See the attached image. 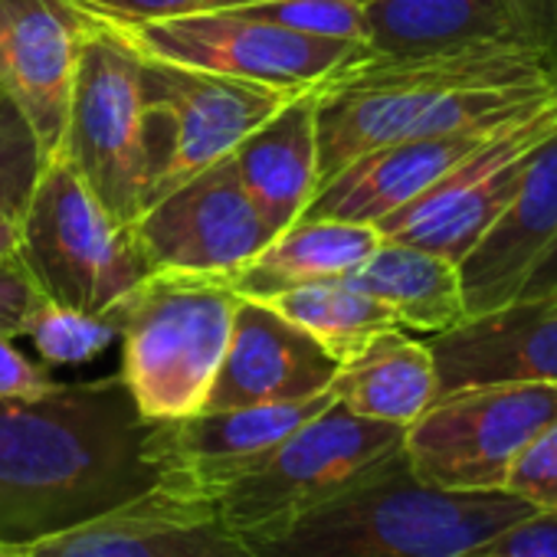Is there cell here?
Masks as SVG:
<instances>
[{
    "label": "cell",
    "instance_id": "obj_1",
    "mask_svg": "<svg viewBox=\"0 0 557 557\" xmlns=\"http://www.w3.org/2000/svg\"><path fill=\"white\" fill-rule=\"evenodd\" d=\"M148 426L119 374L0 400V541H37L148 492Z\"/></svg>",
    "mask_w": 557,
    "mask_h": 557
},
{
    "label": "cell",
    "instance_id": "obj_2",
    "mask_svg": "<svg viewBox=\"0 0 557 557\" xmlns=\"http://www.w3.org/2000/svg\"><path fill=\"white\" fill-rule=\"evenodd\" d=\"M557 96V53L534 44L361 60L319 92V184L404 138L498 122Z\"/></svg>",
    "mask_w": 557,
    "mask_h": 557
},
{
    "label": "cell",
    "instance_id": "obj_3",
    "mask_svg": "<svg viewBox=\"0 0 557 557\" xmlns=\"http://www.w3.org/2000/svg\"><path fill=\"white\" fill-rule=\"evenodd\" d=\"M531 511L508 492L423 485L400 453L289 528L249 541L256 557H459Z\"/></svg>",
    "mask_w": 557,
    "mask_h": 557
},
{
    "label": "cell",
    "instance_id": "obj_4",
    "mask_svg": "<svg viewBox=\"0 0 557 557\" xmlns=\"http://www.w3.org/2000/svg\"><path fill=\"white\" fill-rule=\"evenodd\" d=\"M236 306L230 275L154 269L106 312L119 325V377L148 423L203 410Z\"/></svg>",
    "mask_w": 557,
    "mask_h": 557
},
{
    "label": "cell",
    "instance_id": "obj_5",
    "mask_svg": "<svg viewBox=\"0 0 557 557\" xmlns=\"http://www.w3.org/2000/svg\"><path fill=\"white\" fill-rule=\"evenodd\" d=\"M73 21L79 60L57 151L119 223L135 226L161 177L168 132L145 106L141 60L106 27L79 14Z\"/></svg>",
    "mask_w": 557,
    "mask_h": 557
},
{
    "label": "cell",
    "instance_id": "obj_6",
    "mask_svg": "<svg viewBox=\"0 0 557 557\" xmlns=\"http://www.w3.org/2000/svg\"><path fill=\"white\" fill-rule=\"evenodd\" d=\"M17 233L37 289L89 315H106L154 272L135 226L119 223L60 151L44 161Z\"/></svg>",
    "mask_w": 557,
    "mask_h": 557
},
{
    "label": "cell",
    "instance_id": "obj_7",
    "mask_svg": "<svg viewBox=\"0 0 557 557\" xmlns=\"http://www.w3.org/2000/svg\"><path fill=\"white\" fill-rule=\"evenodd\" d=\"M66 11L106 27L119 37L132 53L145 60H161L174 66L207 70L220 76L252 79L283 92H306L312 86H325L342 70L368 60L364 44L351 40H325L299 30H286L278 24L249 17L243 11H210L164 21H125L83 8Z\"/></svg>",
    "mask_w": 557,
    "mask_h": 557
},
{
    "label": "cell",
    "instance_id": "obj_8",
    "mask_svg": "<svg viewBox=\"0 0 557 557\" xmlns=\"http://www.w3.org/2000/svg\"><path fill=\"white\" fill-rule=\"evenodd\" d=\"M404 433V426L358 417L335 400L289 433L252 472L223 485L213 502L246 541L269 537L400 453Z\"/></svg>",
    "mask_w": 557,
    "mask_h": 557
},
{
    "label": "cell",
    "instance_id": "obj_9",
    "mask_svg": "<svg viewBox=\"0 0 557 557\" xmlns=\"http://www.w3.org/2000/svg\"><path fill=\"white\" fill-rule=\"evenodd\" d=\"M557 420L554 381H495L440 394L404 433L410 472L443 492H505L528 443Z\"/></svg>",
    "mask_w": 557,
    "mask_h": 557
},
{
    "label": "cell",
    "instance_id": "obj_10",
    "mask_svg": "<svg viewBox=\"0 0 557 557\" xmlns=\"http://www.w3.org/2000/svg\"><path fill=\"white\" fill-rule=\"evenodd\" d=\"M554 128L557 96L505 122L443 181H436L407 207L377 220V233L384 239L410 243L459 262L466 249L488 230V223L508 207L531 164V154Z\"/></svg>",
    "mask_w": 557,
    "mask_h": 557
},
{
    "label": "cell",
    "instance_id": "obj_11",
    "mask_svg": "<svg viewBox=\"0 0 557 557\" xmlns=\"http://www.w3.org/2000/svg\"><path fill=\"white\" fill-rule=\"evenodd\" d=\"M138 57V53H135ZM141 60V92L168 132V154L151 203L233 154V148L259 128L272 112L299 92H283L252 79L220 76L207 70ZM148 203V207H151Z\"/></svg>",
    "mask_w": 557,
    "mask_h": 557
},
{
    "label": "cell",
    "instance_id": "obj_12",
    "mask_svg": "<svg viewBox=\"0 0 557 557\" xmlns=\"http://www.w3.org/2000/svg\"><path fill=\"white\" fill-rule=\"evenodd\" d=\"M135 233L154 269L216 275H233L275 236L230 158L161 194L138 216Z\"/></svg>",
    "mask_w": 557,
    "mask_h": 557
},
{
    "label": "cell",
    "instance_id": "obj_13",
    "mask_svg": "<svg viewBox=\"0 0 557 557\" xmlns=\"http://www.w3.org/2000/svg\"><path fill=\"white\" fill-rule=\"evenodd\" d=\"M335 404V394H315L296 404H262L233 410H200L148 426L141 456L158 482L216 495L223 485L252 472L289 433Z\"/></svg>",
    "mask_w": 557,
    "mask_h": 557
},
{
    "label": "cell",
    "instance_id": "obj_14",
    "mask_svg": "<svg viewBox=\"0 0 557 557\" xmlns=\"http://www.w3.org/2000/svg\"><path fill=\"white\" fill-rule=\"evenodd\" d=\"M34 557H256L210 495L154 482L148 492L34 541Z\"/></svg>",
    "mask_w": 557,
    "mask_h": 557
},
{
    "label": "cell",
    "instance_id": "obj_15",
    "mask_svg": "<svg viewBox=\"0 0 557 557\" xmlns=\"http://www.w3.org/2000/svg\"><path fill=\"white\" fill-rule=\"evenodd\" d=\"M374 60L426 57L485 44L557 53V0H358Z\"/></svg>",
    "mask_w": 557,
    "mask_h": 557
},
{
    "label": "cell",
    "instance_id": "obj_16",
    "mask_svg": "<svg viewBox=\"0 0 557 557\" xmlns=\"http://www.w3.org/2000/svg\"><path fill=\"white\" fill-rule=\"evenodd\" d=\"M338 361L272 306L243 299L203 410L296 404L332 391Z\"/></svg>",
    "mask_w": 557,
    "mask_h": 557
},
{
    "label": "cell",
    "instance_id": "obj_17",
    "mask_svg": "<svg viewBox=\"0 0 557 557\" xmlns=\"http://www.w3.org/2000/svg\"><path fill=\"white\" fill-rule=\"evenodd\" d=\"M557 239V128L537 145L531 164L488 230L456 262L466 315L482 319L518 302L524 278Z\"/></svg>",
    "mask_w": 557,
    "mask_h": 557
},
{
    "label": "cell",
    "instance_id": "obj_18",
    "mask_svg": "<svg viewBox=\"0 0 557 557\" xmlns=\"http://www.w3.org/2000/svg\"><path fill=\"white\" fill-rule=\"evenodd\" d=\"M76 60L79 27L60 0H0V92L27 119L44 161L63 138Z\"/></svg>",
    "mask_w": 557,
    "mask_h": 557
},
{
    "label": "cell",
    "instance_id": "obj_19",
    "mask_svg": "<svg viewBox=\"0 0 557 557\" xmlns=\"http://www.w3.org/2000/svg\"><path fill=\"white\" fill-rule=\"evenodd\" d=\"M521 115V112H515ZM508 119L482 122L472 128L404 138L394 145H381L355 161H348L338 174L319 184L312 203L302 216L348 220V223H377L394 210L417 200L436 181H443L453 168H459L472 151H479Z\"/></svg>",
    "mask_w": 557,
    "mask_h": 557
},
{
    "label": "cell",
    "instance_id": "obj_20",
    "mask_svg": "<svg viewBox=\"0 0 557 557\" xmlns=\"http://www.w3.org/2000/svg\"><path fill=\"white\" fill-rule=\"evenodd\" d=\"M440 394L495 381L557 384V306H511L430 342Z\"/></svg>",
    "mask_w": 557,
    "mask_h": 557
},
{
    "label": "cell",
    "instance_id": "obj_21",
    "mask_svg": "<svg viewBox=\"0 0 557 557\" xmlns=\"http://www.w3.org/2000/svg\"><path fill=\"white\" fill-rule=\"evenodd\" d=\"M319 92L322 86L293 96L230 154L239 184L275 233L296 223L319 190Z\"/></svg>",
    "mask_w": 557,
    "mask_h": 557
},
{
    "label": "cell",
    "instance_id": "obj_22",
    "mask_svg": "<svg viewBox=\"0 0 557 557\" xmlns=\"http://www.w3.org/2000/svg\"><path fill=\"white\" fill-rule=\"evenodd\" d=\"M381 243L377 226L299 216L286 230H278L243 269L230 275L233 289L243 299L265 302L302 283L329 275H351Z\"/></svg>",
    "mask_w": 557,
    "mask_h": 557
},
{
    "label": "cell",
    "instance_id": "obj_23",
    "mask_svg": "<svg viewBox=\"0 0 557 557\" xmlns=\"http://www.w3.org/2000/svg\"><path fill=\"white\" fill-rule=\"evenodd\" d=\"M332 394L358 417L407 430L440 397L433 351L404 329H387L338 364Z\"/></svg>",
    "mask_w": 557,
    "mask_h": 557
},
{
    "label": "cell",
    "instance_id": "obj_24",
    "mask_svg": "<svg viewBox=\"0 0 557 557\" xmlns=\"http://www.w3.org/2000/svg\"><path fill=\"white\" fill-rule=\"evenodd\" d=\"M351 278L391 309L400 329L443 335L469 322L459 269L440 252L381 236Z\"/></svg>",
    "mask_w": 557,
    "mask_h": 557
},
{
    "label": "cell",
    "instance_id": "obj_25",
    "mask_svg": "<svg viewBox=\"0 0 557 557\" xmlns=\"http://www.w3.org/2000/svg\"><path fill=\"white\" fill-rule=\"evenodd\" d=\"M278 315L309 332L338 364L355 358L374 335L400 329L384 302L361 289L351 275H329L265 299Z\"/></svg>",
    "mask_w": 557,
    "mask_h": 557
},
{
    "label": "cell",
    "instance_id": "obj_26",
    "mask_svg": "<svg viewBox=\"0 0 557 557\" xmlns=\"http://www.w3.org/2000/svg\"><path fill=\"white\" fill-rule=\"evenodd\" d=\"M24 338L34 342L37 355L50 368H73L109 351V345L119 342V325L109 315H89L44 296L27 322Z\"/></svg>",
    "mask_w": 557,
    "mask_h": 557
},
{
    "label": "cell",
    "instance_id": "obj_27",
    "mask_svg": "<svg viewBox=\"0 0 557 557\" xmlns=\"http://www.w3.org/2000/svg\"><path fill=\"white\" fill-rule=\"evenodd\" d=\"M44 168L37 135L17 106L0 92V220H21Z\"/></svg>",
    "mask_w": 557,
    "mask_h": 557
},
{
    "label": "cell",
    "instance_id": "obj_28",
    "mask_svg": "<svg viewBox=\"0 0 557 557\" xmlns=\"http://www.w3.org/2000/svg\"><path fill=\"white\" fill-rule=\"evenodd\" d=\"M236 11L309 37L364 44V17L358 0H256Z\"/></svg>",
    "mask_w": 557,
    "mask_h": 557
},
{
    "label": "cell",
    "instance_id": "obj_29",
    "mask_svg": "<svg viewBox=\"0 0 557 557\" xmlns=\"http://www.w3.org/2000/svg\"><path fill=\"white\" fill-rule=\"evenodd\" d=\"M505 492L528 502L531 508L557 511V420H550L518 456Z\"/></svg>",
    "mask_w": 557,
    "mask_h": 557
},
{
    "label": "cell",
    "instance_id": "obj_30",
    "mask_svg": "<svg viewBox=\"0 0 557 557\" xmlns=\"http://www.w3.org/2000/svg\"><path fill=\"white\" fill-rule=\"evenodd\" d=\"M459 557H557V511L531 508Z\"/></svg>",
    "mask_w": 557,
    "mask_h": 557
},
{
    "label": "cell",
    "instance_id": "obj_31",
    "mask_svg": "<svg viewBox=\"0 0 557 557\" xmlns=\"http://www.w3.org/2000/svg\"><path fill=\"white\" fill-rule=\"evenodd\" d=\"M70 8L125 17V21H164V17H187V14H210V11H236L256 0H60Z\"/></svg>",
    "mask_w": 557,
    "mask_h": 557
},
{
    "label": "cell",
    "instance_id": "obj_32",
    "mask_svg": "<svg viewBox=\"0 0 557 557\" xmlns=\"http://www.w3.org/2000/svg\"><path fill=\"white\" fill-rule=\"evenodd\" d=\"M44 293L37 289L34 275L21 262V256L0 262V335L24 338L27 322L37 309Z\"/></svg>",
    "mask_w": 557,
    "mask_h": 557
},
{
    "label": "cell",
    "instance_id": "obj_33",
    "mask_svg": "<svg viewBox=\"0 0 557 557\" xmlns=\"http://www.w3.org/2000/svg\"><path fill=\"white\" fill-rule=\"evenodd\" d=\"M57 387L60 381H53L44 364L17 351L14 338L0 335V400H37Z\"/></svg>",
    "mask_w": 557,
    "mask_h": 557
},
{
    "label": "cell",
    "instance_id": "obj_34",
    "mask_svg": "<svg viewBox=\"0 0 557 557\" xmlns=\"http://www.w3.org/2000/svg\"><path fill=\"white\" fill-rule=\"evenodd\" d=\"M554 302H557V239L547 246V252L524 278L515 306H554Z\"/></svg>",
    "mask_w": 557,
    "mask_h": 557
},
{
    "label": "cell",
    "instance_id": "obj_35",
    "mask_svg": "<svg viewBox=\"0 0 557 557\" xmlns=\"http://www.w3.org/2000/svg\"><path fill=\"white\" fill-rule=\"evenodd\" d=\"M17 243H21L17 220H0V262L17 256Z\"/></svg>",
    "mask_w": 557,
    "mask_h": 557
},
{
    "label": "cell",
    "instance_id": "obj_36",
    "mask_svg": "<svg viewBox=\"0 0 557 557\" xmlns=\"http://www.w3.org/2000/svg\"><path fill=\"white\" fill-rule=\"evenodd\" d=\"M0 557H34V541H0Z\"/></svg>",
    "mask_w": 557,
    "mask_h": 557
},
{
    "label": "cell",
    "instance_id": "obj_37",
    "mask_svg": "<svg viewBox=\"0 0 557 557\" xmlns=\"http://www.w3.org/2000/svg\"><path fill=\"white\" fill-rule=\"evenodd\" d=\"M554 306H557V302H554Z\"/></svg>",
    "mask_w": 557,
    "mask_h": 557
}]
</instances>
